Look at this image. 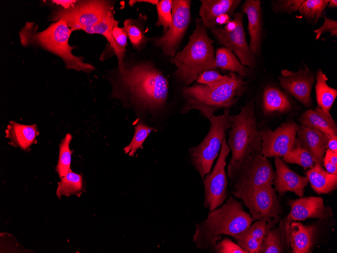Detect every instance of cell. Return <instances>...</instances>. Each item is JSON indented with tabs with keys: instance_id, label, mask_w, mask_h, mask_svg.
I'll return each mask as SVG.
<instances>
[{
	"instance_id": "obj_7",
	"label": "cell",
	"mask_w": 337,
	"mask_h": 253,
	"mask_svg": "<svg viewBox=\"0 0 337 253\" xmlns=\"http://www.w3.org/2000/svg\"><path fill=\"white\" fill-rule=\"evenodd\" d=\"M233 117L227 142L232 152V159L242 162L253 154L261 153L262 133L257 127L254 100H248Z\"/></svg>"
},
{
	"instance_id": "obj_39",
	"label": "cell",
	"mask_w": 337,
	"mask_h": 253,
	"mask_svg": "<svg viewBox=\"0 0 337 253\" xmlns=\"http://www.w3.org/2000/svg\"><path fill=\"white\" fill-rule=\"evenodd\" d=\"M232 237L237 243L247 251L248 253H259L261 244L245 230Z\"/></svg>"
},
{
	"instance_id": "obj_45",
	"label": "cell",
	"mask_w": 337,
	"mask_h": 253,
	"mask_svg": "<svg viewBox=\"0 0 337 253\" xmlns=\"http://www.w3.org/2000/svg\"><path fill=\"white\" fill-rule=\"evenodd\" d=\"M231 17L230 16L227 14L219 16L215 20L216 25L226 24L231 19Z\"/></svg>"
},
{
	"instance_id": "obj_44",
	"label": "cell",
	"mask_w": 337,
	"mask_h": 253,
	"mask_svg": "<svg viewBox=\"0 0 337 253\" xmlns=\"http://www.w3.org/2000/svg\"><path fill=\"white\" fill-rule=\"evenodd\" d=\"M77 1H52V3L61 6L64 8L63 9H68L73 7Z\"/></svg>"
},
{
	"instance_id": "obj_28",
	"label": "cell",
	"mask_w": 337,
	"mask_h": 253,
	"mask_svg": "<svg viewBox=\"0 0 337 253\" xmlns=\"http://www.w3.org/2000/svg\"><path fill=\"white\" fill-rule=\"evenodd\" d=\"M215 63L216 68L236 72L241 76L250 75L249 70L242 64L231 49L225 47L216 49Z\"/></svg>"
},
{
	"instance_id": "obj_15",
	"label": "cell",
	"mask_w": 337,
	"mask_h": 253,
	"mask_svg": "<svg viewBox=\"0 0 337 253\" xmlns=\"http://www.w3.org/2000/svg\"><path fill=\"white\" fill-rule=\"evenodd\" d=\"M282 86L304 106L311 105V90L315 82L313 72L307 66L297 72L283 69L279 77Z\"/></svg>"
},
{
	"instance_id": "obj_9",
	"label": "cell",
	"mask_w": 337,
	"mask_h": 253,
	"mask_svg": "<svg viewBox=\"0 0 337 253\" xmlns=\"http://www.w3.org/2000/svg\"><path fill=\"white\" fill-rule=\"evenodd\" d=\"M113 10L111 3L107 1H77L68 9L55 11L52 15V21L64 20L73 31L82 30L104 20Z\"/></svg>"
},
{
	"instance_id": "obj_42",
	"label": "cell",
	"mask_w": 337,
	"mask_h": 253,
	"mask_svg": "<svg viewBox=\"0 0 337 253\" xmlns=\"http://www.w3.org/2000/svg\"><path fill=\"white\" fill-rule=\"evenodd\" d=\"M323 19L324 22L323 24L318 29L314 30V33L316 34V39H318L319 38L320 36L323 33L328 32L331 33V36H335L336 37L337 35V22L336 21L329 19L325 15H323Z\"/></svg>"
},
{
	"instance_id": "obj_27",
	"label": "cell",
	"mask_w": 337,
	"mask_h": 253,
	"mask_svg": "<svg viewBox=\"0 0 337 253\" xmlns=\"http://www.w3.org/2000/svg\"><path fill=\"white\" fill-rule=\"evenodd\" d=\"M315 92L318 106L330 113V110L337 96V90L327 83L328 78L319 70L316 76Z\"/></svg>"
},
{
	"instance_id": "obj_34",
	"label": "cell",
	"mask_w": 337,
	"mask_h": 253,
	"mask_svg": "<svg viewBox=\"0 0 337 253\" xmlns=\"http://www.w3.org/2000/svg\"><path fill=\"white\" fill-rule=\"evenodd\" d=\"M285 163L295 164L306 170L311 168L316 163L314 157L306 150L298 146H294L282 159Z\"/></svg>"
},
{
	"instance_id": "obj_3",
	"label": "cell",
	"mask_w": 337,
	"mask_h": 253,
	"mask_svg": "<svg viewBox=\"0 0 337 253\" xmlns=\"http://www.w3.org/2000/svg\"><path fill=\"white\" fill-rule=\"evenodd\" d=\"M195 23L188 44L170 59L171 63L177 67L174 72L176 78L186 86L196 81L202 72L216 68L213 41L201 19L196 18Z\"/></svg>"
},
{
	"instance_id": "obj_18",
	"label": "cell",
	"mask_w": 337,
	"mask_h": 253,
	"mask_svg": "<svg viewBox=\"0 0 337 253\" xmlns=\"http://www.w3.org/2000/svg\"><path fill=\"white\" fill-rule=\"evenodd\" d=\"M274 159L276 169L275 178L273 181L275 190L280 195L290 191L302 197L305 187L309 183L307 177L291 170L281 158L275 157Z\"/></svg>"
},
{
	"instance_id": "obj_20",
	"label": "cell",
	"mask_w": 337,
	"mask_h": 253,
	"mask_svg": "<svg viewBox=\"0 0 337 253\" xmlns=\"http://www.w3.org/2000/svg\"><path fill=\"white\" fill-rule=\"evenodd\" d=\"M287 216L281 219L276 227L270 229L264 237L259 253H284L291 248L290 225Z\"/></svg>"
},
{
	"instance_id": "obj_32",
	"label": "cell",
	"mask_w": 337,
	"mask_h": 253,
	"mask_svg": "<svg viewBox=\"0 0 337 253\" xmlns=\"http://www.w3.org/2000/svg\"><path fill=\"white\" fill-rule=\"evenodd\" d=\"M123 28L134 48L140 50L144 47L148 39L145 36L141 24L136 20L126 19Z\"/></svg>"
},
{
	"instance_id": "obj_5",
	"label": "cell",
	"mask_w": 337,
	"mask_h": 253,
	"mask_svg": "<svg viewBox=\"0 0 337 253\" xmlns=\"http://www.w3.org/2000/svg\"><path fill=\"white\" fill-rule=\"evenodd\" d=\"M230 75L228 80L212 87L201 84L185 86L182 90L185 104L181 113L196 109L209 119L217 110L232 106L238 96L243 93L246 83L235 73Z\"/></svg>"
},
{
	"instance_id": "obj_13",
	"label": "cell",
	"mask_w": 337,
	"mask_h": 253,
	"mask_svg": "<svg viewBox=\"0 0 337 253\" xmlns=\"http://www.w3.org/2000/svg\"><path fill=\"white\" fill-rule=\"evenodd\" d=\"M298 125L290 121L280 124L272 130L265 128L261 130V154L267 158H283L294 146Z\"/></svg>"
},
{
	"instance_id": "obj_36",
	"label": "cell",
	"mask_w": 337,
	"mask_h": 253,
	"mask_svg": "<svg viewBox=\"0 0 337 253\" xmlns=\"http://www.w3.org/2000/svg\"><path fill=\"white\" fill-rule=\"evenodd\" d=\"M273 218V220L268 221L258 220L252 224L245 231L262 245L263 239L268 231L279 223L282 219L279 216Z\"/></svg>"
},
{
	"instance_id": "obj_21",
	"label": "cell",
	"mask_w": 337,
	"mask_h": 253,
	"mask_svg": "<svg viewBox=\"0 0 337 253\" xmlns=\"http://www.w3.org/2000/svg\"><path fill=\"white\" fill-rule=\"evenodd\" d=\"M199 15L207 29L217 27L215 20L220 15L227 14L231 17L240 5L239 0H201Z\"/></svg>"
},
{
	"instance_id": "obj_14",
	"label": "cell",
	"mask_w": 337,
	"mask_h": 253,
	"mask_svg": "<svg viewBox=\"0 0 337 253\" xmlns=\"http://www.w3.org/2000/svg\"><path fill=\"white\" fill-rule=\"evenodd\" d=\"M243 12L235 13L237 24L236 28L228 31L223 28L215 27L211 30L218 41L225 47L231 49L245 66L255 65V55L248 44L243 25Z\"/></svg>"
},
{
	"instance_id": "obj_24",
	"label": "cell",
	"mask_w": 337,
	"mask_h": 253,
	"mask_svg": "<svg viewBox=\"0 0 337 253\" xmlns=\"http://www.w3.org/2000/svg\"><path fill=\"white\" fill-rule=\"evenodd\" d=\"M305 175L312 188L317 194L329 193L337 188V174L328 173L318 163L306 170Z\"/></svg>"
},
{
	"instance_id": "obj_10",
	"label": "cell",
	"mask_w": 337,
	"mask_h": 253,
	"mask_svg": "<svg viewBox=\"0 0 337 253\" xmlns=\"http://www.w3.org/2000/svg\"><path fill=\"white\" fill-rule=\"evenodd\" d=\"M230 151L225 138L213 170L206 174L203 179L204 205L208 211L219 207L228 197V180L225 166L226 159Z\"/></svg>"
},
{
	"instance_id": "obj_1",
	"label": "cell",
	"mask_w": 337,
	"mask_h": 253,
	"mask_svg": "<svg viewBox=\"0 0 337 253\" xmlns=\"http://www.w3.org/2000/svg\"><path fill=\"white\" fill-rule=\"evenodd\" d=\"M113 98L125 106L140 111L162 109L168 98L169 82L155 67L149 63L118 67L110 77Z\"/></svg>"
},
{
	"instance_id": "obj_48",
	"label": "cell",
	"mask_w": 337,
	"mask_h": 253,
	"mask_svg": "<svg viewBox=\"0 0 337 253\" xmlns=\"http://www.w3.org/2000/svg\"><path fill=\"white\" fill-rule=\"evenodd\" d=\"M327 6L329 8H335L337 6V1H336V0L329 1Z\"/></svg>"
},
{
	"instance_id": "obj_41",
	"label": "cell",
	"mask_w": 337,
	"mask_h": 253,
	"mask_svg": "<svg viewBox=\"0 0 337 253\" xmlns=\"http://www.w3.org/2000/svg\"><path fill=\"white\" fill-rule=\"evenodd\" d=\"M211 252L248 253L247 251L228 238H224L217 242Z\"/></svg>"
},
{
	"instance_id": "obj_23",
	"label": "cell",
	"mask_w": 337,
	"mask_h": 253,
	"mask_svg": "<svg viewBox=\"0 0 337 253\" xmlns=\"http://www.w3.org/2000/svg\"><path fill=\"white\" fill-rule=\"evenodd\" d=\"M299 121L301 125L318 130L329 138L337 136V126L330 114L318 106L304 112Z\"/></svg>"
},
{
	"instance_id": "obj_12",
	"label": "cell",
	"mask_w": 337,
	"mask_h": 253,
	"mask_svg": "<svg viewBox=\"0 0 337 253\" xmlns=\"http://www.w3.org/2000/svg\"><path fill=\"white\" fill-rule=\"evenodd\" d=\"M272 185H264L240 198L255 220L268 221L283 212V206Z\"/></svg>"
},
{
	"instance_id": "obj_25",
	"label": "cell",
	"mask_w": 337,
	"mask_h": 253,
	"mask_svg": "<svg viewBox=\"0 0 337 253\" xmlns=\"http://www.w3.org/2000/svg\"><path fill=\"white\" fill-rule=\"evenodd\" d=\"M12 145L27 150L35 142L38 134L36 124L24 125L11 121L6 131Z\"/></svg>"
},
{
	"instance_id": "obj_43",
	"label": "cell",
	"mask_w": 337,
	"mask_h": 253,
	"mask_svg": "<svg viewBox=\"0 0 337 253\" xmlns=\"http://www.w3.org/2000/svg\"><path fill=\"white\" fill-rule=\"evenodd\" d=\"M278 10H282L289 13H292L299 10L303 0L278 1Z\"/></svg>"
},
{
	"instance_id": "obj_29",
	"label": "cell",
	"mask_w": 337,
	"mask_h": 253,
	"mask_svg": "<svg viewBox=\"0 0 337 253\" xmlns=\"http://www.w3.org/2000/svg\"><path fill=\"white\" fill-rule=\"evenodd\" d=\"M58 182L56 195L58 197L72 195L80 196L84 190L82 176L71 170Z\"/></svg>"
},
{
	"instance_id": "obj_22",
	"label": "cell",
	"mask_w": 337,
	"mask_h": 253,
	"mask_svg": "<svg viewBox=\"0 0 337 253\" xmlns=\"http://www.w3.org/2000/svg\"><path fill=\"white\" fill-rule=\"evenodd\" d=\"M242 11L246 14L248 32L250 36L249 46L255 55L259 56L262 41V22L260 1L247 0L242 5Z\"/></svg>"
},
{
	"instance_id": "obj_2",
	"label": "cell",
	"mask_w": 337,
	"mask_h": 253,
	"mask_svg": "<svg viewBox=\"0 0 337 253\" xmlns=\"http://www.w3.org/2000/svg\"><path fill=\"white\" fill-rule=\"evenodd\" d=\"M254 221L242 203L231 196L221 207L209 211L205 219L195 224L193 241L197 248L211 252L222 235L232 236L243 232Z\"/></svg>"
},
{
	"instance_id": "obj_16",
	"label": "cell",
	"mask_w": 337,
	"mask_h": 253,
	"mask_svg": "<svg viewBox=\"0 0 337 253\" xmlns=\"http://www.w3.org/2000/svg\"><path fill=\"white\" fill-rule=\"evenodd\" d=\"M287 203L291 208L287 217L291 221H304L308 218L326 220L334 215L332 209L324 205L321 197L287 198Z\"/></svg>"
},
{
	"instance_id": "obj_37",
	"label": "cell",
	"mask_w": 337,
	"mask_h": 253,
	"mask_svg": "<svg viewBox=\"0 0 337 253\" xmlns=\"http://www.w3.org/2000/svg\"><path fill=\"white\" fill-rule=\"evenodd\" d=\"M172 0L159 1L156 5L158 19L155 25L163 27V34L170 27L172 22Z\"/></svg>"
},
{
	"instance_id": "obj_38",
	"label": "cell",
	"mask_w": 337,
	"mask_h": 253,
	"mask_svg": "<svg viewBox=\"0 0 337 253\" xmlns=\"http://www.w3.org/2000/svg\"><path fill=\"white\" fill-rule=\"evenodd\" d=\"M111 33L118 49L116 55L118 61V67H121L123 64L128 35L124 28L119 27L118 22L116 20L114 22Z\"/></svg>"
},
{
	"instance_id": "obj_35",
	"label": "cell",
	"mask_w": 337,
	"mask_h": 253,
	"mask_svg": "<svg viewBox=\"0 0 337 253\" xmlns=\"http://www.w3.org/2000/svg\"><path fill=\"white\" fill-rule=\"evenodd\" d=\"M154 129L141 121H138L135 127V133L130 143L124 148V153L133 157L137 150L142 148L143 142Z\"/></svg>"
},
{
	"instance_id": "obj_6",
	"label": "cell",
	"mask_w": 337,
	"mask_h": 253,
	"mask_svg": "<svg viewBox=\"0 0 337 253\" xmlns=\"http://www.w3.org/2000/svg\"><path fill=\"white\" fill-rule=\"evenodd\" d=\"M227 171L231 193L240 199L258 187L273 184L275 178L270 162L261 153L253 154L242 162L231 158Z\"/></svg>"
},
{
	"instance_id": "obj_8",
	"label": "cell",
	"mask_w": 337,
	"mask_h": 253,
	"mask_svg": "<svg viewBox=\"0 0 337 253\" xmlns=\"http://www.w3.org/2000/svg\"><path fill=\"white\" fill-rule=\"evenodd\" d=\"M233 119L228 108L222 115L211 117L208 119L210 126L207 135L200 144L190 149L191 162L202 179L210 172Z\"/></svg>"
},
{
	"instance_id": "obj_47",
	"label": "cell",
	"mask_w": 337,
	"mask_h": 253,
	"mask_svg": "<svg viewBox=\"0 0 337 253\" xmlns=\"http://www.w3.org/2000/svg\"><path fill=\"white\" fill-rule=\"evenodd\" d=\"M159 1L158 0H130L129 2V4L130 6H133V5L136 3H147L154 5H157Z\"/></svg>"
},
{
	"instance_id": "obj_17",
	"label": "cell",
	"mask_w": 337,
	"mask_h": 253,
	"mask_svg": "<svg viewBox=\"0 0 337 253\" xmlns=\"http://www.w3.org/2000/svg\"><path fill=\"white\" fill-rule=\"evenodd\" d=\"M326 220L320 219L315 223L307 225H304L300 221H291L290 239L292 252H311L320 240L322 228Z\"/></svg>"
},
{
	"instance_id": "obj_31",
	"label": "cell",
	"mask_w": 337,
	"mask_h": 253,
	"mask_svg": "<svg viewBox=\"0 0 337 253\" xmlns=\"http://www.w3.org/2000/svg\"><path fill=\"white\" fill-rule=\"evenodd\" d=\"M115 20L113 11H110L104 20L92 26L85 27L82 30L89 34H99L104 36L116 55L118 49L111 33Z\"/></svg>"
},
{
	"instance_id": "obj_26",
	"label": "cell",
	"mask_w": 337,
	"mask_h": 253,
	"mask_svg": "<svg viewBox=\"0 0 337 253\" xmlns=\"http://www.w3.org/2000/svg\"><path fill=\"white\" fill-rule=\"evenodd\" d=\"M263 106L266 114L274 112H286L291 109L287 95L275 87H266L263 93Z\"/></svg>"
},
{
	"instance_id": "obj_19",
	"label": "cell",
	"mask_w": 337,
	"mask_h": 253,
	"mask_svg": "<svg viewBox=\"0 0 337 253\" xmlns=\"http://www.w3.org/2000/svg\"><path fill=\"white\" fill-rule=\"evenodd\" d=\"M329 139V137L322 132L301 125L297 131L294 146L306 150L314 157L316 163L322 166Z\"/></svg>"
},
{
	"instance_id": "obj_33",
	"label": "cell",
	"mask_w": 337,
	"mask_h": 253,
	"mask_svg": "<svg viewBox=\"0 0 337 253\" xmlns=\"http://www.w3.org/2000/svg\"><path fill=\"white\" fill-rule=\"evenodd\" d=\"M328 2V0L304 1L298 10L307 21L315 23L322 16Z\"/></svg>"
},
{
	"instance_id": "obj_11",
	"label": "cell",
	"mask_w": 337,
	"mask_h": 253,
	"mask_svg": "<svg viewBox=\"0 0 337 253\" xmlns=\"http://www.w3.org/2000/svg\"><path fill=\"white\" fill-rule=\"evenodd\" d=\"M191 1L174 0L172 5V22L160 37L151 38L155 46L164 55L173 57L190 23Z\"/></svg>"
},
{
	"instance_id": "obj_4",
	"label": "cell",
	"mask_w": 337,
	"mask_h": 253,
	"mask_svg": "<svg viewBox=\"0 0 337 253\" xmlns=\"http://www.w3.org/2000/svg\"><path fill=\"white\" fill-rule=\"evenodd\" d=\"M73 30L66 22L60 19L51 24L46 29L38 32L33 23L26 22L19 32L22 44L39 45L60 57L66 68L89 73L95 68L84 62L83 58L74 55L69 39Z\"/></svg>"
},
{
	"instance_id": "obj_40",
	"label": "cell",
	"mask_w": 337,
	"mask_h": 253,
	"mask_svg": "<svg viewBox=\"0 0 337 253\" xmlns=\"http://www.w3.org/2000/svg\"><path fill=\"white\" fill-rule=\"evenodd\" d=\"M230 78V74L222 75L215 70H209L200 73L196 81L199 84L212 87L228 80Z\"/></svg>"
},
{
	"instance_id": "obj_46",
	"label": "cell",
	"mask_w": 337,
	"mask_h": 253,
	"mask_svg": "<svg viewBox=\"0 0 337 253\" xmlns=\"http://www.w3.org/2000/svg\"><path fill=\"white\" fill-rule=\"evenodd\" d=\"M327 148L334 151H337V136L329 138L327 143Z\"/></svg>"
},
{
	"instance_id": "obj_30",
	"label": "cell",
	"mask_w": 337,
	"mask_h": 253,
	"mask_svg": "<svg viewBox=\"0 0 337 253\" xmlns=\"http://www.w3.org/2000/svg\"><path fill=\"white\" fill-rule=\"evenodd\" d=\"M72 139V135L67 133L59 144V160L55 169L60 178L71 170L72 151L70 148V143Z\"/></svg>"
}]
</instances>
